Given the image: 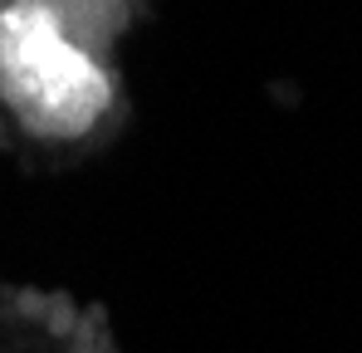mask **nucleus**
<instances>
[{"label": "nucleus", "instance_id": "1", "mask_svg": "<svg viewBox=\"0 0 362 353\" xmlns=\"http://www.w3.org/2000/svg\"><path fill=\"white\" fill-rule=\"evenodd\" d=\"M0 99L25 133L74 142L108 113V79L64 40L54 10H0Z\"/></svg>", "mask_w": 362, "mask_h": 353}]
</instances>
